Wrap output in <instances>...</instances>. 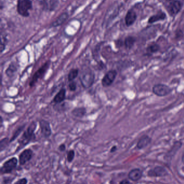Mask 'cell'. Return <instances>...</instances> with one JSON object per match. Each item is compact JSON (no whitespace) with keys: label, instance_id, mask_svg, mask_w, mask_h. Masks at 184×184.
<instances>
[{"label":"cell","instance_id":"6da1fadb","mask_svg":"<svg viewBox=\"0 0 184 184\" xmlns=\"http://www.w3.org/2000/svg\"><path fill=\"white\" fill-rule=\"evenodd\" d=\"M79 78L82 86L84 88H89L94 83L95 75L91 68L88 66H84L82 68Z\"/></svg>","mask_w":184,"mask_h":184},{"label":"cell","instance_id":"7a4b0ae2","mask_svg":"<svg viewBox=\"0 0 184 184\" xmlns=\"http://www.w3.org/2000/svg\"><path fill=\"white\" fill-rule=\"evenodd\" d=\"M37 124L36 122H32L23 133L22 136L19 139L20 147L22 148L30 143L35 139V131L37 128Z\"/></svg>","mask_w":184,"mask_h":184},{"label":"cell","instance_id":"3957f363","mask_svg":"<svg viewBox=\"0 0 184 184\" xmlns=\"http://www.w3.org/2000/svg\"><path fill=\"white\" fill-rule=\"evenodd\" d=\"M33 3L31 0H17V11L23 17L29 16V11L32 9Z\"/></svg>","mask_w":184,"mask_h":184},{"label":"cell","instance_id":"277c9868","mask_svg":"<svg viewBox=\"0 0 184 184\" xmlns=\"http://www.w3.org/2000/svg\"><path fill=\"white\" fill-rule=\"evenodd\" d=\"M50 66V61L47 62L35 73V74L34 75L31 80L29 83L30 87H33L39 79H41L43 77L44 75L46 74L47 71L49 68Z\"/></svg>","mask_w":184,"mask_h":184},{"label":"cell","instance_id":"5b68a950","mask_svg":"<svg viewBox=\"0 0 184 184\" xmlns=\"http://www.w3.org/2000/svg\"><path fill=\"white\" fill-rule=\"evenodd\" d=\"M172 91V89L169 86L163 83L156 84L152 87L153 94L159 97H163L169 95Z\"/></svg>","mask_w":184,"mask_h":184},{"label":"cell","instance_id":"8992f818","mask_svg":"<svg viewBox=\"0 0 184 184\" xmlns=\"http://www.w3.org/2000/svg\"><path fill=\"white\" fill-rule=\"evenodd\" d=\"M19 160L16 157L11 158L5 161L1 168V174L11 173L13 170L16 168Z\"/></svg>","mask_w":184,"mask_h":184},{"label":"cell","instance_id":"52a82bcc","mask_svg":"<svg viewBox=\"0 0 184 184\" xmlns=\"http://www.w3.org/2000/svg\"><path fill=\"white\" fill-rule=\"evenodd\" d=\"M117 75V72L114 70H111L106 73L101 80V85L104 87L110 86L115 80Z\"/></svg>","mask_w":184,"mask_h":184},{"label":"cell","instance_id":"ba28073f","mask_svg":"<svg viewBox=\"0 0 184 184\" xmlns=\"http://www.w3.org/2000/svg\"><path fill=\"white\" fill-rule=\"evenodd\" d=\"M33 157V151L30 149L23 150L19 156V162L20 165H24Z\"/></svg>","mask_w":184,"mask_h":184},{"label":"cell","instance_id":"9c48e42d","mask_svg":"<svg viewBox=\"0 0 184 184\" xmlns=\"http://www.w3.org/2000/svg\"><path fill=\"white\" fill-rule=\"evenodd\" d=\"M39 126L42 136L46 139L49 138L52 135V128L49 122L45 120H41L39 121Z\"/></svg>","mask_w":184,"mask_h":184},{"label":"cell","instance_id":"30bf717a","mask_svg":"<svg viewBox=\"0 0 184 184\" xmlns=\"http://www.w3.org/2000/svg\"><path fill=\"white\" fill-rule=\"evenodd\" d=\"M42 3L44 10L49 11H54L56 9L58 4V0H42Z\"/></svg>","mask_w":184,"mask_h":184},{"label":"cell","instance_id":"8fae6325","mask_svg":"<svg viewBox=\"0 0 184 184\" xmlns=\"http://www.w3.org/2000/svg\"><path fill=\"white\" fill-rule=\"evenodd\" d=\"M182 7V3L179 1L175 0L170 3V4L168 6V11H169L170 14L172 16H174L177 14L180 11Z\"/></svg>","mask_w":184,"mask_h":184},{"label":"cell","instance_id":"7c38bea8","mask_svg":"<svg viewBox=\"0 0 184 184\" xmlns=\"http://www.w3.org/2000/svg\"><path fill=\"white\" fill-rule=\"evenodd\" d=\"M167 173L165 169L161 166H157L148 172V175L150 177H163L166 176Z\"/></svg>","mask_w":184,"mask_h":184},{"label":"cell","instance_id":"4fadbf2b","mask_svg":"<svg viewBox=\"0 0 184 184\" xmlns=\"http://www.w3.org/2000/svg\"><path fill=\"white\" fill-rule=\"evenodd\" d=\"M151 141H152V139L150 137H149L146 135H144L141 137L140 139H139L138 142L137 144V147L139 149H144L150 144Z\"/></svg>","mask_w":184,"mask_h":184},{"label":"cell","instance_id":"5bb4252c","mask_svg":"<svg viewBox=\"0 0 184 184\" xmlns=\"http://www.w3.org/2000/svg\"><path fill=\"white\" fill-rule=\"evenodd\" d=\"M137 15L135 11L132 10L128 11L125 18L126 25L128 27H130L131 25H132L133 24L135 23Z\"/></svg>","mask_w":184,"mask_h":184},{"label":"cell","instance_id":"9a60e30c","mask_svg":"<svg viewBox=\"0 0 184 184\" xmlns=\"http://www.w3.org/2000/svg\"><path fill=\"white\" fill-rule=\"evenodd\" d=\"M66 89L62 88L55 96L53 102L56 104H61L64 101L66 96Z\"/></svg>","mask_w":184,"mask_h":184},{"label":"cell","instance_id":"2e32d148","mask_svg":"<svg viewBox=\"0 0 184 184\" xmlns=\"http://www.w3.org/2000/svg\"><path fill=\"white\" fill-rule=\"evenodd\" d=\"M69 15L68 13H63L60 15L56 19L55 21H54L52 24V27H58L60 25H62V24L66 21V19H68Z\"/></svg>","mask_w":184,"mask_h":184},{"label":"cell","instance_id":"e0dca14e","mask_svg":"<svg viewBox=\"0 0 184 184\" xmlns=\"http://www.w3.org/2000/svg\"><path fill=\"white\" fill-rule=\"evenodd\" d=\"M142 176V172L138 169H135L131 171L128 173V178L132 181H138Z\"/></svg>","mask_w":184,"mask_h":184},{"label":"cell","instance_id":"ac0fdd59","mask_svg":"<svg viewBox=\"0 0 184 184\" xmlns=\"http://www.w3.org/2000/svg\"><path fill=\"white\" fill-rule=\"evenodd\" d=\"M86 113L87 110L84 107L75 108L71 112L73 115L77 118H83L85 115Z\"/></svg>","mask_w":184,"mask_h":184},{"label":"cell","instance_id":"d6986e66","mask_svg":"<svg viewBox=\"0 0 184 184\" xmlns=\"http://www.w3.org/2000/svg\"><path fill=\"white\" fill-rule=\"evenodd\" d=\"M166 19V14L165 13H160L158 14L153 15L149 19L148 22L149 23H155L156 22L163 21Z\"/></svg>","mask_w":184,"mask_h":184},{"label":"cell","instance_id":"ffe728a7","mask_svg":"<svg viewBox=\"0 0 184 184\" xmlns=\"http://www.w3.org/2000/svg\"><path fill=\"white\" fill-rule=\"evenodd\" d=\"M160 49V47L158 44L153 43L147 46L146 48V52L149 54H152L159 51Z\"/></svg>","mask_w":184,"mask_h":184},{"label":"cell","instance_id":"44dd1931","mask_svg":"<svg viewBox=\"0 0 184 184\" xmlns=\"http://www.w3.org/2000/svg\"><path fill=\"white\" fill-rule=\"evenodd\" d=\"M136 42V39L135 37L132 36H128L124 40V45L127 49L130 50L133 47Z\"/></svg>","mask_w":184,"mask_h":184},{"label":"cell","instance_id":"7402d4cb","mask_svg":"<svg viewBox=\"0 0 184 184\" xmlns=\"http://www.w3.org/2000/svg\"><path fill=\"white\" fill-rule=\"evenodd\" d=\"M17 67L14 64H11L6 71V74L9 77H12L16 72Z\"/></svg>","mask_w":184,"mask_h":184},{"label":"cell","instance_id":"603a6c76","mask_svg":"<svg viewBox=\"0 0 184 184\" xmlns=\"http://www.w3.org/2000/svg\"><path fill=\"white\" fill-rule=\"evenodd\" d=\"M79 75V69H77V68L71 69L68 74V79L69 81L71 82V81H74V79H76L77 77H78Z\"/></svg>","mask_w":184,"mask_h":184},{"label":"cell","instance_id":"cb8c5ba5","mask_svg":"<svg viewBox=\"0 0 184 184\" xmlns=\"http://www.w3.org/2000/svg\"><path fill=\"white\" fill-rule=\"evenodd\" d=\"M25 124L22 126H19L18 128L17 129L16 131H15V132L13 134L12 136L11 137V138L10 139V142H12V141H15L16 139H17V137L19 136V135H20L22 131L24 130V129L25 128Z\"/></svg>","mask_w":184,"mask_h":184},{"label":"cell","instance_id":"d4e9b609","mask_svg":"<svg viewBox=\"0 0 184 184\" xmlns=\"http://www.w3.org/2000/svg\"><path fill=\"white\" fill-rule=\"evenodd\" d=\"M9 143L11 142H10V139H9L8 138H4L1 139L0 142V150L1 152L3 151L4 149L8 147Z\"/></svg>","mask_w":184,"mask_h":184},{"label":"cell","instance_id":"484cf974","mask_svg":"<svg viewBox=\"0 0 184 184\" xmlns=\"http://www.w3.org/2000/svg\"><path fill=\"white\" fill-rule=\"evenodd\" d=\"M75 156V152L74 150H71L69 151L67 153V160L69 163H71L74 159Z\"/></svg>","mask_w":184,"mask_h":184},{"label":"cell","instance_id":"4316f807","mask_svg":"<svg viewBox=\"0 0 184 184\" xmlns=\"http://www.w3.org/2000/svg\"><path fill=\"white\" fill-rule=\"evenodd\" d=\"M69 88L70 91H75L77 89V85L76 83L74 82V81H71L70 83L69 84Z\"/></svg>","mask_w":184,"mask_h":184},{"label":"cell","instance_id":"83f0119b","mask_svg":"<svg viewBox=\"0 0 184 184\" xmlns=\"http://www.w3.org/2000/svg\"><path fill=\"white\" fill-rule=\"evenodd\" d=\"M28 179L26 178H21L16 181L14 184H27Z\"/></svg>","mask_w":184,"mask_h":184},{"label":"cell","instance_id":"f1b7e54d","mask_svg":"<svg viewBox=\"0 0 184 184\" xmlns=\"http://www.w3.org/2000/svg\"><path fill=\"white\" fill-rule=\"evenodd\" d=\"M65 149H66V146L64 144H61L58 147V150L60 151H62V152L65 151Z\"/></svg>","mask_w":184,"mask_h":184},{"label":"cell","instance_id":"f546056e","mask_svg":"<svg viewBox=\"0 0 184 184\" xmlns=\"http://www.w3.org/2000/svg\"><path fill=\"white\" fill-rule=\"evenodd\" d=\"M119 184H132L131 182L127 180H123L120 182Z\"/></svg>","mask_w":184,"mask_h":184},{"label":"cell","instance_id":"4dcf8cb0","mask_svg":"<svg viewBox=\"0 0 184 184\" xmlns=\"http://www.w3.org/2000/svg\"><path fill=\"white\" fill-rule=\"evenodd\" d=\"M117 148L116 146L114 145V147H112L111 149L110 150V152H111V153H113V152H115V151L117 150Z\"/></svg>","mask_w":184,"mask_h":184},{"label":"cell","instance_id":"1f68e13d","mask_svg":"<svg viewBox=\"0 0 184 184\" xmlns=\"http://www.w3.org/2000/svg\"><path fill=\"white\" fill-rule=\"evenodd\" d=\"M182 161L183 163H184V153L183 154V155H182Z\"/></svg>","mask_w":184,"mask_h":184},{"label":"cell","instance_id":"d6a6232c","mask_svg":"<svg viewBox=\"0 0 184 184\" xmlns=\"http://www.w3.org/2000/svg\"><path fill=\"white\" fill-rule=\"evenodd\" d=\"M166 1H174V0H166Z\"/></svg>","mask_w":184,"mask_h":184}]
</instances>
